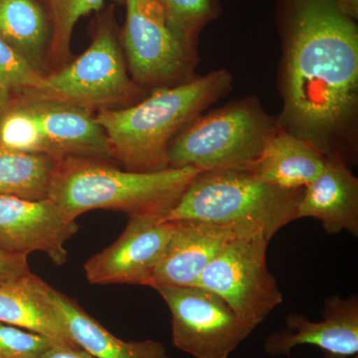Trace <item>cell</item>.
Listing matches in <instances>:
<instances>
[{
  "mask_svg": "<svg viewBox=\"0 0 358 358\" xmlns=\"http://www.w3.org/2000/svg\"><path fill=\"white\" fill-rule=\"evenodd\" d=\"M280 129L352 167L358 155V25L338 0H278Z\"/></svg>",
  "mask_w": 358,
  "mask_h": 358,
  "instance_id": "cell-1",
  "label": "cell"
},
{
  "mask_svg": "<svg viewBox=\"0 0 358 358\" xmlns=\"http://www.w3.org/2000/svg\"><path fill=\"white\" fill-rule=\"evenodd\" d=\"M229 71H211L189 81L152 90L145 100L122 109L99 110L113 162L134 173L169 169L167 148L179 131L232 90Z\"/></svg>",
  "mask_w": 358,
  "mask_h": 358,
  "instance_id": "cell-2",
  "label": "cell"
},
{
  "mask_svg": "<svg viewBox=\"0 0 358 358\" xmlns=\"http://www.w3.org/2000/svg\"><path fill=\"white\" fill-rule=\"evenodd\" d=\"M199 173L193 167L134 173L108 160L68 157L56 164L48 199L71 221L99 209L164 219Z\"/></svg>",
  "mask_w": 358,
  "mask_h": 358,
  "instance_id": "cell-3",
  "label": "cell"
},
{
  "mask_svg": "<svg viewBox=\"0 0 358 358\" xmlns=\"http://www.w3.org/2000/svg\"><path fill=\"white\" fill-rule=\"evenodd\" d=\"M303 188L268 185L249 171H200L166 221L197 220L263 231L268 241L296 212Z\"/></svg>",
  "mask_w": 358,
  "mask_h": 358,
  "instance_id": "cell-4",
  "label": "cell"
},
{
  "mask_svg": "<svg viewBox=\"0 0 358 358\" xmlns=\"http://www.w3.org/2000/svg\"><path fill=\"white\" fill-rule=\"evenodd\" d=\"M278 128L258 96L233 101L203 113L179 131L167 148L169 167L249 171Z\"/></svg>",
  "mask_w": 358,
  "mask_h": 358,
  "instance_id": "cell-5",
  "label": "cell"
},
{
  "mask_svg": "<svg viewBox=\"0 0 358 358\" xmlns=\"http://www.w3.org/2000/svg\"><path fill=\"white\" fill-rule=\"evenodd\" d=\"M141 94L129 75L110 7L96 20L87 50L42 78L21 98L69 103L95 113L134 102Z\"/></svg>",
  "mask_w": 358,
  "mask_h": 358,
  "instance_id": "cell-6",
  "label": "cell"
},
{
  "mask_svg": "<svg viewBox=\"0 0 358 358\" xmlns=\"http://www.w3.org/2000/svg\"><path fill=\"white\" fill-rule=\"evenodd\" d=\"M268 242L262 231L234 238L193 286L217 294L254 331L284 301L268 268Z\"/></svg>",
  "mask_w": 358,
  "mask_h": 358,
  "instance_id": "cell-7",
  "label": "cell"
},
{
  "mask_svg": "<svg viewBox=\"0 0 358 358\" xmlns=\"http://www.w3.org/2000/svg\"><path fill=\"white\" fill-rule=\"evenodd\" d=\"M120 40L129 73L140 88L174 86L196 77L199 54L173 34L159 0H124Z\"/></svg>",
  "mask_w": 358,
  "mask_h": 358,
  "instance_id": "cell-8",
  "label": "cell"
},
{
  "mask_svg": "<svg viewBox=\"0 0 358 358\" xmlns=\"http://www.w3.org/2000/svg\"><path fill=\"white\" fill-rule=\"evenodd\" d=\"M154 289L171 312L173 345L193 358H229L254 331L220 296L207 289Z\"/></svg>",
  "mask_w": 358,
  "mask_h": 358,
  "instance_id": "cell-9",
  "label": "cell"
},
{
  "mask_svg": "<svg viewBox=\"0 0 358 358\" xmlns=\"http://www.w3.org/2000/svg\"><path fill=\"white\" fill-rule=\"evenodd\" d=\"M176 228V221L129 217L121 236L85 264L87 280L92 285L150 287Z\"/></svg>",
  "mask_w": 358,
  "mask_h": 358,
  "instance_id": "cell-10",
  "label": "cell"
},
{
  "mask_svg": "<svg viewBox=\"0 0 358 358\" xmlns=\"http://www.w3.org/2000/svg\"><path fill=\"white\" fill-rule=\"evenodd\" d=\"M76 221L68 220L49 199L32 200L0 195V250L29 255L43 252L57 266L67 263L66 242L76 234Z\"/></svg>",
  "mask_w": 358,
  "mask_h": 358,
  "instance_id": "cell-11",
  "label": "cell"
},
{
  "mask_svg": "<svg viewBox=\"0 0 358 358\" xmlns=\"http://www.w3.org/2000/svg\"><path fill=\"white\" fill-rule=\"evenodd\" d=\"M313 345L322 352L341 357L358 355V298L331 296L324 303L322 320L313 322L300 313L287 317L284 329L264 341V352L271 357L289 355L296 346Z\"/></svg>",
  "mask_w": 358,
  "mask_h": 358,
  "instance_id": "cell-12",
  "label": "cell"
},
{
  "mask_svg": "<svg viewBox=\"0 0 358 358\" xmlns=\"http://www.w3.org/2000/svg\"><path fill=\"white\" fill-rule=\"evenodd\" d=\"M176 222V231L155 268L150 288L195 286L207 266L231 240L246 233L261 231L205 221Z\"/></svg>",
  "mask_w": 358,
  "mask_h": 358,
  "instance_id": "cell-13",
  "label": "cell"
},
{
  "mask_svg": "<svg viewBox=\"0 0 358 358\" xmlns=\"http://www.w3.org/2000/svg\"><path fill=\"white\" fill-rule=\"evenodd\" d=\"M38 117L47 155L55 159L94 157L112 162L107 136L92 110L54 101L20 98Z\"/></svg>",
  "mask_w": 358,
  "mask_h": 358,
  "instance_id": "cell-14",
  "label": "cell"
},
{
  "mask_svg": "<svg viewBox=\"0 0 358 358\" xmlns=\"http://www.w3.org/2000/svg\"><path fill=\"white\" fill-rule=\"evenodd\" d=\"M301 218L320 221L329 235L358 236V179L352 167L327 159L322 173L303 188L296 212Z\"/></svg>",
  "mask_w": 358,
  "mask_h": 358,
  "instance_id": "cell-15",
  "label": "cell"
},
{
  "mask_svg": "<svg viewBox=\"0 0 358 358\" xmlns=\"http://www.w3.org/2000/svg\"><path fill=\"white\" fill-rule=\"evenodd\" d=\"M48 298L56 317L73 343L96 358H173L154 339L127 341L108 331L76 301L49 286Z\"/></svg>",
  "mask_w": 358,
  "mask_h": 358,
  "instance_id": "cell-16",
  "label": "cell"
},
{
  "mask_svg": "<svg viewBox=\"0 0 358 358\" xmlns=\"http://www.w3.org/2000/svg\"><path fill=\"white\" fill-rule=\"evenodd\" d=\"M326 162L327 157L312 143L278 128L249 171L268 185L299 189L315 180Z\"/></svg>",
  "mask_w": 358,
  "mask_h": 358,
  "instance_id": "cell-17",
  "label": "cell"
},
{
  "mask_svg": "<svg viewBox=\"0 0 358 358\" xmlns=\"http://www.w3.org/2000/svg\"><path fill=\"white\" fill-rule=\"evenodd\" d=\"M49 286L32 273L0 285V322L77 346L53 312Z\"/></svg>",
  "mask_w": 358,
  "mask_h": 358,
  "instance_id": "cell-18",
  "label": "cell"
},
{
  "mask_svg": "<svg viewBox=\"0 0 358 358\" xmlns=\"http://www.w3.org/2000/svg\"><path fill=\"white\" fill-rule=\"evenodd\" d=\"M51 37L50 16L40 0H0V40L43 76L52 72Z\"/></svg>",
  "mask_w": 358,
  "mask_h": 358,
  "instance_id": "cell-19",
  "label": "cell"
},
{
  "mask_svg": "<svg viewBox=\"0 0 358 358\" xmlns=\"http://www.w3.org/2000/svg\"><path fill=\"white\" fill-rule=\"evenodd\" d=\"M60 159L27 155L0 147V195L21 199H48L52 174Z\"/></svg>",
  "mask_w": 358,
  "mask_h": 358,
  "instance_id": "cell-20",
  "label": "cell"
},
{
  "mask_svg": "<svg viewBox=\"0 0 358 358\" xmlns=\"http://www.w3.org/2000/svg\"><path fill=\"white\" fill-rule=\"evenodd\" d=\"M106 1L107 0H47L45 2L52 25L49 50L52 72L60 69L69 61L71 38L78 20L93 11H100ZM110 1L124 4V0Z\"/></svg>",
  "mask_w": 358,
  "mask_h": 358,
  "instance_id": "cell-21",
  "label": "cell"
},
{
  "mask_svg": "<svg viewBox=\"0 0 358 358\" xmlns=\"http://www.w3.org/2000/svg\"><path fill=\"white\" fill-rule=\"evenodd\" d=\"M0 147L20 154L47 155L38 117L23 99L0 114Z\"/></svg>",
  "mask_w": 358,
  "mask_h": 358,
  "instance_id": "cell-22",
  "label": "cell"
},
{
  "mask_svg": "<svg viewBox=\"0 0 358 358\" xmlns=\"http://www.w3.org/2000/svg\"><path fill=\"white\" fill-rule=\"evenodd\" d=\"M173 34L187 48L197 51L200 33L220 15L218 0H159Z\"/></svg>",
  "mask_w": 358,
  "mask_h": 358,
  "instance_id": "cell-23",
  "label": "cell"
},
{
  "mask_svg": "<svg viewBox=\"0 0 358 358\" xmlns=\"http://www.w3.org/2000/svg\"><path fill=\"white\" fill-rule=\"evenodd\" d=\"M43 77L17 52L0 40V114L34 89Z\"/></svg>",
  "mask_w": 358,
  "mask_h": 358,
  "instance_id": "cell-24",
  "label": "cell"
},
{
  "mask_svg": "<svg viewBox=\"0 0 358 358\" xmlns=\"http://www.w3.org/2000/svg\"><path fill=\"white\" fill-rule=\"evenodd\" d=\"M55 345L64 343L0 322V358H36Z\"/></svg>",
  "mask_w": 358,
  "mask_h": 358,
  "instance_id": "cell-25",
  "label": "cell"
},
{
  "mask_svg": "<svg viewBox=\"0 0 358 358\" xmlns=\"http://www.w3.org/2000/svg\"><path fill=\"white\" fill-rule=\"evenodd\" d=\"M31 273L27 256L8 253L0 250V285L14 281Z\"/></svg>",
  "mask_w": 358,
  "mask_h": 358,
  "instance_id": "cell-26",
  "label": "cell"
},
{
  "mask_svg": "<svg viewBox=\"0 0 358 358\" xmlns=\"http://www.w3.org/2000/svg\"><path fill=\"white\" fill-rule=\"evenodd\" d=\"M36 358H96L78 346L55 345Z\"/></svg>",
  "mask_w": 358,
  "mask_h": 358,
  "instance_id": "cell-27",
  "label": "cell"
},
{
  "mask_svg": "<svg viewBox=\"0 0 358 358\" xmlns=\"http://www.w3.org/2000/svg\"><path fill=\"white\" fill-rule=\"evenodd\" d=\"M322 358H358V355H355V357H341V355H331V353L324 352L322 353Z\"/></svg>",
  "mask_w": 358,
  "mask_h": 358,
  "instance_id": "cell-28",
  "label": "cell"
},
{
  "mask_svg": "<svg viewBox=\"0 0 358 358\" xmlns=\"http://www.w3.org/2000/svg\"><path fill=\"white\" fill-rule=\"evenodd\" d=\"M43 1H44V2H46V1H47V0H43Z\"/></svg>",
  "mask_w": 358,
  "mask_h": 358,
  "instance_id": "cell-29",
  "label": "cell"
}]
</instances>
